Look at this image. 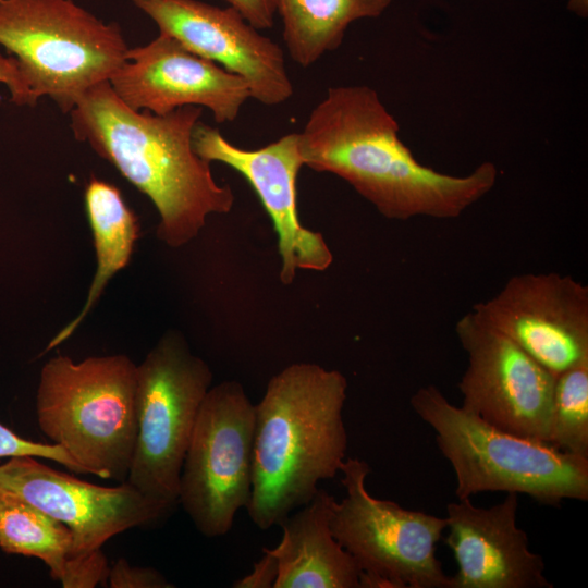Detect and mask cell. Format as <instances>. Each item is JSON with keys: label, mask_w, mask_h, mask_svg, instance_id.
<instances>
[{"label": "cell", "mask_w": 588, "mask_h": 588, "mask_svg": "<svg viewBox=\"0 0 588 588\" xmlns=\"http://www.w3.org/2000/svg\"><path fill=\"white\" fill-rule=\"evenodd\" d=\"M471 311L555 377L588 359V287L569 275H514Z\"/></svg>", "instance_id": "cell-12"}, {"label": "cell", "mask_w": 588, "mask_h": 588, "mask_svg": "<svg viewBox=\"0 0 588 588\" xmlns=\"http://www.w3.org/2000/svg\"><path fill=\"white\" fill-rule=\"evenodd\" d=\"M290 58L303 68L339 49L348 26L380 16L392 0H273Z\"/></svg>", "instance_id": "cell-19"}, {"label": "cell", "mask_w": 588, "mask_h": 588, "mask_svg": "<svg viewBox=\"0 0 588 588\" xmlns=\"http://www.w3.org/2000/svg\"><path fill=\"white\" fill-rule=\"evenodd\" d=\"M84 200L96 249L97 269L83 308L50 341L46 351L68 340L79 327L107 283L128 265L139 236L138 219L114 185L91 175L85 188Z\"/></svg>", "instance_id": "cell-18"}, {"label": "cell", "mask_w": 588, "mask_h": 588, "mask_svg": "<svg viewBox=\"0 0 588 588\" xmlns=\"http://www.w3.org/2000/svg\"><path fill=\"white\" fill-rule=\"evenodd\" d=\"M255 404L222 381L207 392L180 476L177 503L205 537L226 535L252 494Z\"/></svg>", "instance_id": "cell-10"}, {"label": "cell", "mask_w": 588, "mask_h": 588, "mask_svg": "<svg viewBox=\"0 0 588 588\" xmlns=\"http://www.w3.org/2000/svg\"><path fill=\"white\" fill-rule=\"evenodd\" d=\"M24 455L50 460L75 474H85L84 469L59 445L24 439L0 424V458Z\"/></svg>", "instance_id": "cell-22"}, {"label": "cell", "mask_w": 588, "mask_h": 588, "mask_svg": "<svg viewBox=\"0 0 588 588\" xmlns=\"http://www.w3.org/2000/svg\"><path fill=\"white\" fill-rule=\"evenodd\" d=\"M107 584L110 588H171L174 587L152 567L134 566L119 559L110 566Z\"/></svg>", "instance_id": "cell-23"}, {"label": "cell", "mask_w": 588, "mask_h": 588, "mask_svg": "<svg viewBox=\"0 0 588 588\" xmlns=\"http://www.w3.org/2000/svg\"><path fill=\"white\" fill-rule=\"evenodd\" d=\"M0 46L16 59L35 100L48 96L65 113L109 81L128 50L117 23L72 0H0Z\"/></svg>", "instance_id": "cell-6"}, {"label": "cell", "mask_w": 588, "mask_h": 588, "mask_svg": "<svg viewBox=\"0 0 588 588\" xmlns=\"http://www.w3.org/2000/svg\"><path fill=\"white\" fill-rule=\"evenodd\" d=\"M211 382L208 364L174 331L137 365V434L125 481L148 498L177 504L183 461Z\"/></svg>", "instance_id": "cell-7"}, {"label": "cell", "mask_w": 588, "mask_h": 588, "mask_svg": "<svg viewBox=\"0 0 588 588\" xmlns=\"http://www.w3.org/2000/svg\"><path fill=\"white\" fill-rule=\"evenodd\" d=\"M264 556L254 564L253 571L234 581L235 588H271L278 577L277 559L262 549Z\"/></svg>", "instance_id": "cell-26"}, {"label": "cell", "mask_w": 588, "mask_h": 588, "mask_svg": "<svg viewBox=\"0 0 588 588\" xmlns=\"http://www.w3.org/2000/svg\"><path fill=\"white\" fill-rule=\"evenodd\" d=\"M335 502L319 488L307 504L281 522V541L265 548L278 562L273 588H360V568L331 531Z\"/></svg>", "instance_id": "cell-17"}, {"label": "cell", "mask_w": 588, "mask_h": 588, "mask_svg": "<svg viewBox=\"0 0 588 588\" xmlns=\"http://www.w3.org/2000/svg\"><path fill=\"white\" fill-rule=\"evenodd\" d=\"M0 491L15 494L70 529L71 588L107 584L110 566L102 546L131 528L162 520L174 509L126 481L115 487L98 486L28 455L10 457L0 465Z\"/></svg>", "instance_id": "cell-9"}, {"label": "cell", "mask_w": 588, "mask_h": 588, "mask_svg": "<svg viewBox=\"0 0 588 588\" xmlns=\"http://www.w3.org/2000/svg\"><path fill=\"white\" fill-rule=\"evenodd\" d=\"M136 371L126 355H65L41 368L36 394L40 430L85 471L124 482L136 434Z\"/></svg>", "instance_id": "cell-5"}, {"label": "cell", "mask_w": 588, "mask_h": 588, "mask_svg": "<svg viewBox=\"0 0 588 588\" xmlns=\"http://www.w3.org/2000/svg\"><path fill=\"white\" fill-rule=\"evenodd\" d=\"M192 140L199 157L231 167L257 194L278 236L279 279L283 285L294 281L297 270L320 272L331 266L333 255L323 235L305 228L298 218L296 181L304 167L298 133L283 135L258 149H245L199 120Z\"/></svg>", "instance_id": "cell-13"}, {"label": "cell", "mask_w": 588, "mask_h": 588, "mask_svg": "<svg viewBox=\"0 0 588 588\" xmlns=\"http://www.w3.org/2000/svg\"><path fill=\"white\" fill-rule=\"evenodd\" d=\"M235 9L249 24L259 30L268 29L274 23L273 0H223Z\"/></svg>", "instance_id": "cell-25"}, {"label": "cell", "mask_w": 588, "mask_h": 588, "mask_svg": "<svg viewBox=\"0 0 588 588\" xmlns=\"http://www.w3.org/2000/svg\"><path fill=\"white\" fill-rule=\"evenodd\" d=\"M567 9L581 17H586L588 15V0H568Z\"/></svg>", "instance_id": "cell-27"}, {"label": "cell", "mask_w": 588, "mask_h": 588, "mask_svg": "<svg viewBox=\"0 0 588 588\" xmlns=\"http://www.w3.org/2000/svg\"><path fill=\"white\" fill-rule=\"evenodd\" d=\"M341 473L345 495L334 504L330 527L360 568V588H450L436 554L445 517L371 495L363 460L345 458Z\"/></svg>", "instance_id": "cell-8"}, {"label": "cell", "mask_w": 588, "mask_h": 588, "mask_svg": "<svg viewBox=\"0 0 588 588\" xmlns=\"http://www.w3.org/2000/svg\"><path fill=\"white\" fill-rule=\"evenodd\" d=\"M130 108L167 114L180 107L209 109L217 123L233 122L252 98L244 78L160 33L145 46L128 48L109 79Z\"/></svg>", "instance_id": "cell-15"}, {"label": "cell", "mask_w": 588, "mask_h": 588, "mask_svg": "<svg viewBox=\"0 0 588 588\" xmlns=\"http://www.w3.org/2000/svg\"><path fill=\"white\" fill-rule=\"evenodd\" d=\"M347 380L315 363L275 373L255 404L252 494L246 507L261 530L279 526L333 479L346 458Z\"/></svg>", "instance_id": "cell-3"}, {"label": "cell", "mask_w": 588, "mask_h": 588, "mask_svg": "<svg viewBox=\"0 0 588 588\" xmlns=\"http://www.w3.org/2000/svg\"><path fill=\"white\" fill-rule=\"evenodd\" d=\"M548 443L588 457V359L555 377Z\"/></svg>", "instance_id": "cell-21"}, {"label": "cell", "mask_w": 588, "mask_h": 588, "mask_svg": "<svg viewBox=\"0 0 588 588\" xmlns=\"http://www.w3.org/2000/svg\"><path fill=\"white\" fill-rule=\"evenodd\" d=\"M70 529L13 493L0 491V548L41 560L63 588L72 585Z\"/></svg>", "instance_id": "cell-20"}, {"label": "cell", "mask_w": 588, "mask_h": 588, "mask_svg": "<svg viewBox=\"0 0 588 588\" xmlns=\"http://www.w3.org/2000/svg\"><path fill=\"white\" fill-rule=\"evenodd\" d=\"M411 405L434 431L455 473L457 499L503 491L552 506L566 499L588 500V457L491 425L452 404L434 385L418 389Z\"/></svg>", "instance_id": "cell-4"}, {"label": "cell", "mask_w": 588, "mask_h": 588, "mask_svg": "<svg viewBox=\"0 0 588 588\" xmlns=\"http://www.w3.org/2000/svg\"><path fill=\"white\" fill-rule=\"evenodd\" d=\"M160 33L247 83L250 97L266 106L287 101L293 93L282 48L235 9L199 0H132Z\"/></svg>", "instance_id": "cell-14"}, {"label": "cell", "mask_w": 588, "mask_h": 588, "mask_svg": "<svg viewBox=\"0 0 588 588\" xmlns=\"http://www.w3.org/2000/svg\"><path fill=\"white\" fill-rule=\"evenodd\" d=\"M518 494L490 507L475 506L470 498L446 505L445 543L457 571L450 588H552L540 554L529 549L517 526Z\"/></svg>", "instance_id": "cell-16"}, {"label": "cell", "mask_w": 588, "mask_h": 588, "mask_svg": "<svg viewBox=\"0 0 588 588\" xmlns=\"http://www.w3.org/2000/svg\"><path fill=\"white\" fill-rule=\"evenodd\" d=\"M0 83L4 84L11 95V101L17 106H35L37 100L33 97L24 82L14 57H4L0 52Z\"/></svg>", "instance_id": "cell-24"}, {"label": "cell", "mask_w": 588, "mask_h": 588, "mask_svg": "<svg viewBox=\"0 0 588 588\" xmlns=\"http://www.w3.org/2000/svg\"><path fill=\"white\" fill-rule=\"evenodd\" d=\"M399 131L375 89L330 87L298 133L299 152L305 167L341 177L391 220L457 218L495 185L494 163L463 176L439 172L413 156Z\"/></svg>", "instance_id": "cell-1"}, {"label": "cell", "mask_w": 588, "mask_h": 588, "mask_svg": "<svg viewBox=\"0 0 588 588\" xmlns=\"http://www.w3.org/2000/svg\"><path fill=\"white\" fill-rule=\"evenodd\" d=\"M467 368L462 407L512 433L548 442L555 376L473 311L455 326Z\"/></svg>", "instance_id": "cell-11"}, {"label": "cell", "mask_w": 588, "mask_h": 588, "mask_svg": "<svg viewBox=\"0 0 588 588\" xmlns=\"http://www.w3.org/2000/svg\"><path fill=\"white\" fill-rule=\"evenodd\" d=\"M203 108L180 107L167 114L136 111L109 81L89 88L70 111L76 139L110 162L159 213L158 238L177 248L195 238L208 216L234 205L230 185L219 184L210 162L199 157L192 135Z\"/></svg>", "instance_id": "cell-2"}]
</instances>
